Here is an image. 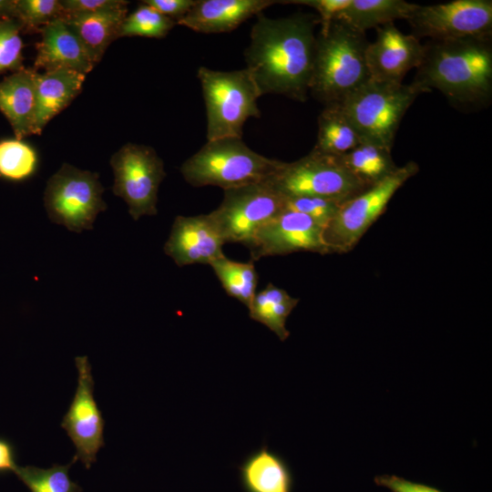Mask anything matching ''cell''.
I'll return each instance as SVG.
<instances>
[{"label":"cell","mask_w":492,"mask_h":492,"mask_svg":"<svg viewBox=\"0 0 492 492\" xmlns=\"http://www.w3.org/2000/svg\"><path fill=\"white\" fill-rule=\"evenodd\" d=\"M223 191L221 203L210 214L225 243L249 248L259 230L285 210V197L267 180Z\"/></svg>","instance_id":"cell-10"},{"label":"cell","mask_w":492,"mask_h":492,"mask_svg":"<svg viewBox=\"0 0 492 492\" xmlns=\"http://www.w3.org/2000/svg\"><path fill=\"white\" fill-rule=\"evenodd\" d=\"M426 92L413 82L406 85L370 79L340 105L362 140L391 150L405 112Z\"/></svg>","instance_id":"cell-6"},{"label":"cell","mask_w":492,"mask_h":492,"mask_svg":"<svg viewBox=\"0 0 492 492\" xmlns=\"http://www.w3.org/2000/svg\"><path fill=\"white\" fill-rule=\"evenodd\" d=\"M212 268L226 293L250 307L258 283V273L252 261L240 262L226 256L212 261Z\"/></svg>","instance_id":"cell-27"},{"label":"cell","mask_w":492,"mask_h":492,"mask_svg":"<svg viewBox=\"0 0 492 492\" xmlns=\"http://www.w3.org/2000/svg\"><path fill=\"white\" fill-rule=\"evenodd\" d=\"M206 108L207 140L241 138L245 122L261 118L259 89L247 68L220 71L200 67L197 72Z\"/></svg>","instance_id":"cell-5"},{"label":"cell","mask_w":492,"mask_h":492,"mask_svg":"<svg viewBox=\"0 0 492 492\" xmlns=\"http://www.w3.org/2000/svg\"><path fill=\"white\" fill-rule=\"evenodd\" d=\"M417 6L404 0H350L337 19L365 34L395 20H407Z\"/></svg>","instance_id":"cell-22"},{"label":"cell","mask_w":492,"mask_h":492,"mask_svg":"<svg viewBox=\"0 0 492 492\" xmlns=\"http://www.w3.org/2000/svg\"><path fill=\"white\" fill-rule=\"evenodd\" d=\"M128 8L97 13L65 14L62 18L78 38L94 66L108 46L119 38L120 26Z\"/></svg>","instance_id":"cell-21"},{"label":"cell","mask_w":492,"mask_h":492,"mask_svg":"<svg viewBox=\"0 0 492 492\" xmlns=\"http://www.w3.org/2000/svg\"><path fill=\"white\" fill-rule=\"evenodd\" d=\"M277 3L274 0H197L177 25L203 34L227 33Z\"/></svg>","instance_id":"cell-18"},{"label":"cell","mask_w":492,"mask_h":492,"mask_svg":"<svg viewBox=\"0 0 492 492\" xmlns=\"http://www.w3.org/2000/svg\"><path fill=\"white\" fill-rule=\"evenodd\" d=\"M419 171L409 161L380 182L343 201L323 232L329 253L351 251L369 228L386 210L395 192Z\"/></svg>","instance_id":"cell-7"},{"label":"cell","mask_w":492,"mask_h":492,"mask_svg":"<svg viewBox=\"0 0 492 492\" xmlns=\"http://www.w3.org/2000/svg\"><path fill=\"white\" fill-rule=\"evenodd\" d=\"M376 37L366 48L370 79L403 83L405 75L417 68L424 55V45L412 34H404L394 23L379 26Z\"/></svg>","instance_id":"cell-15"},{"label":"cell","mask_w":492,"mask_h":492,"mask_svg":"<svg viewBox=\"0 0 492 492\" xmlns=\"http://www.w3.org/2000/svg\"><path fill=\"white\" fill-rule=\"evenodd\" d=\"M342 203L335 200L320 197H285V210L305 214L323 229L334 217Z\"/></svg>","instance_id":"cell-33"},{"label":"cell","mask_w":492,"mask_h":492,"mask_svg":"<svg viewBox=\"0 0 492 492\" xmlns=\"http://www.w3.org/2000/svg\"><path fill=\"white\" fill-rule=\"evenodd\" d=\"M78 373L75 395L65 414L61 426L76 447L72 463L80 460L87 469L97 460L105 446V420L94 398V379L87 356L75 358Z\"/></svg>","instance_id":"cell-13"},{"label":"cell","mask_w":492,"mask_h":492,"mask_svg":"<svg viewBox=\"0 0 492 492\" xmlns=\"http://www.w3.org/2000/svg\"><path fill=\"white\" fill-rule=\"evenodd\" d=\"M317 139L312 150L330 156L343 155L362 142V138L340 104L324 106L318 116Z\"/></svg>","instance_id":"cell-23"},{"label":"cell","mask_w":492,"mask_h":492,"mask_svg":"<svg viewBox=\"0 0 492 492\" xmlns=\"http://www.w3.org/2000/svg\"><path fill=\"white\" fill-rule=\"evenodd\" d=\"M226 244L210 214L179 215L175 218L164 252L179 267L190 264H210L224 257Z\"/></svg>","instance_id":"cell-16"},{"label":"cell","mask_w":492,"mask_h":492,"mask_svg":"<svg viewBox=\"0 0 492 492\" xmlns=\"http://www.w3.org/2000/svg\"><path fill=\"white\" fill-rule=\"evenodd\" d=\"M369 41L336 19L316 35L309 94L324 106L342 104L370 80L366 65Z\"/></svg>","instance_id":"cell-3"},{"label":"cell","mask_w":492,"mask_h":492,"mask_svg":"<svg viewBox=\"0 0 492 492\" xmlns=\"http://www.w3.org/2000/svg\"><path fill=\"white\" fill-rule=\"evenodd\" d=\"M65 14L97 13L128 8L124 0H60Z\"/></svg>","instance_id":"cell-35"},{"label":"cell","mask_w":492,"mask_h":492,"mask_svg":"<svg viewBox=\"0 0 492 492\" xmlns=\"http://www.w3.org/2000/svg\"><path fill=\"white\" fill-rule=\"evenodd\" d=\"M86 76L71 70L36 72L34 135H41L46 124L81 92Z\"/></svg>","instance_id":"cell-19"},{"label":"cell","mask_w":492,"mask_h":492,"mask_svg":"<svg viewBox=\"0 0 492 492\" xmlns=\"http://www.w3.org/2000/svg\"><path fill=\"white\" fill-rule=\"evenodd\" d=\"M38 158L36 150L23 140L0 141V177L10 180H23L36 170Z\"/></svg>","instance_id":"cell-29"},{"label":"cell","mask_w":492,"mask_h":492,"mask_svg":"<svg viewBox=\"0 0 492 492\" xmlns=\"http://www.w3.org/2000/svg\"><path fill=\"white\" fill-rule=\"evenodd\" d=\"M338 157L354 177L368 186L380 182L399 168L390 149L366 140Z\"/></svg>","instance_id":"cell-24"},{"label":"cell","mask_w":492,"mask_h":492,"mask_svg":"<svg viewBox=\"0 0 492 492\" xmlns=\"http://www.w3.org/2000/svg\"><path fill=\"white\" fill-rule=\"evenodd\" d=\"M267 181L284 197H320L340 202L371 187L354 177L338 156L313 150L298 160L282 161Z\"/></svg>","instance_id":"cell-8"},{"label":"cell","mask_w":492,"mask_h":492,"mask_svg":"<svg viewBox=\"0 0 492 492\" xmlns=\"http://www.w3.org/2000/svg\"><path fill=\"white\" fill-rule=\"evenodd\" d=\"M0 19H17L16 0H0Z\"/></svg>","instance_id":"cell-39"},{"label":"cell","mask_w":492,"mask_h":492,"mask_svg":"<svg viewBox=\"0 0 492 492\" xmlns=\"http://www.w3.org/2000/svg\"><path fill=\"white\" fill-rule=\"evenodd\" d=\"M282 162L255 152L241 138H223L207 140L182 163L179 171L193 187L216 186L226 190L268 180Z\"/></svg>","instance_id":"cell-4"},{"label":"cell","mask_w":492,"mask_h":492,"mask_svg":"<svg viewBox=\"0 0 492 492\" xmlns=\"http://www.w3.org/2000/svg\"><path fill=\"white\" fill-rule=\"evenodd\" d=\"M418 39L448 40L492 36L491 0H454L420 5L406 20Z\"/></svg>","instance_id":"cell-12"},{"label":"cell","mask_w":492,"mask_h":492,"mask_svg":"<svg viewBox=\"0 0 492 492\" xmlns=\"http://www.w3.org/2000/svg\"><path fill=\"white\" fill-rule=\"evenodd\" d=\"M242 477L250 492H290L291 479L285 466L264 449L247 461Z\"/></svg>","instance_id":"cell-26"},{"label":"cell","mask_w":492,"mask_h":492,"mask_svg":"<svg viewBox=\"0 0 492 492\" xmlns=\"http://www.w3.org/2000/svg\"><path fill=\"white\" fill-rule=\"evenodd\" d=\"M278 3L302 5L316 10L319 14L320 30L323 31L338 18L350 4V0H286L278 1Z\"/></svg>","instance_id":"cell-34"},{"label":"cell","mask_w":492,"mask_h":492,"mask_svg":"<svg viewBox=\"0 0 492 492\" xmlns=\"http://www.w3.org/2000/svg\"><path fill=\"white\" fill-rule=\"evenodd\" d=\"M22 28L17 19H0V74L24 68Z\"/></svg>","instance_id":"cell-31"},{"label":"cell","mask_w":492,"mask_h":492,"mask_svg":"<svg viewBox=\"0 0 492 492\" xmlns=\"http://www.w3.org/2000/svg\"><path fill=\"white\" fill-rule=\"evenodd\" d=\"M104 190L98 173L64 163L49 178L45 190L48 218L71 231L92 230L97 214L107 210Z\"/></svg>","instance_id":"cell-9"},{"label":"cell","mask_w":492,"mask_h":492,"mask_svg":"<svg viewBox=\"0 0 492 492\" xmlns=\"http://www.w3.org/2000/svg\"><path fill=\"white\" fill-rule=\"evenodd\" d=\"M38 31L41 39L36 46V71L40 68L44 72L71 70L87 75L94 68L84 46L62 17L54 19Z\"/></svg>","instance_id":"cell-17"},{"label":"cell","mask_w":492,"mask_h":492,"mask_svg":"<svg viewBox=\"0 0 492 492\" xmlns=\"http://www.w3.org/2000/svg\"><path fill=\"white\" fill-rule=\"evenodd\" d=\"M72 465V462L65 466L55 464L49 468L18 466L15 473L30 492H82L69 477Z\"/></svg>","instance_id":"cell-28"},{"label":"cell","mask_w":492,"mask_h":492,"mask_svg":"<svg viewBox=\"0 0 492 492\" xmlns=\"http://www.w3.org/2000/svg\"><path fill=\"white\" fill-rule=\"evenodd\" d=\"M323 228L309 216L284 210L256 233L248 248L251 261L299 251L327 254Z\"/></svg>","instance_id":"cell-14"},{"label":"cell","mask_w":492,"mask_h":492,"mask_svg":"<svg viewBox=\"0 0 492 492\" xmlns=\"http://www.w3.org/2000/svg\"><path fill=\"white\" fill-rule=\"evenodd\" d=\"M17 467L14 445L6 438L0 437V475L15 473Z\"/></svg>","instance_id":"cell-38"},{"label":"cell","mask_w":492,"mask_h":492,"mask_svg":"<svg viewBox=\"0 0 492 492\" xmlns=\"http://www.w3.org/2000/svg\"><path fill=\"white\" fill-rule=\"evenodd\" d=\"M36 72L22 68L0 81V111L9 121L15 138L20 140L34 134Z\"/></svg>","instance_id":"cell-20"},{"label":"cell","mask_w":492,"mask_h":492,"mask_svg":"<svg viewBox=\"0 0 492 492\" xmlns=\"http://www.w3.org/2000/svg\"><path fill=\"white\" fill-rule=\"evenodd\" d=\"M16 10L23 27L36 30L65 15L60 0H16Z\"/></svg>","instance_id":"cell-32"},{"label":"cell","mask_w":492,"mask_h":492,"mask_svg":"<svg viewBox=\"0 0 492 492\" xmlns=\"http://www.w3.org/2000/svg\"><path fill=\"white\" fill-rule=\"evenodd\" d=\"M177 26V22L161 15L149 5L141 2L138 6L124 19L118 37L144 36L162 38Z\"/></svg>","instance_id":"cell-30"},{"label":"cell","mask_w":492,"mask_h":492,"mask_svg":"<svg viewBox=\"0 0 492 492\" xmlns=\"http://www.w3.org/2000/svg\"><path fill=\"white\" fill-rule=\"evenodd\" d=\"M378 486L385 487L393 492H441L436 488L414 483L396 476L381 475L374 477Z\"/></svg>","instance_id":"cell-37"},{"label":"cell","mask_w":492,"mask_h":492,"mask_svg":"<svg viewBox=\"0 0 492 492\" xmlns=\"http://www.w3.org/2000/svg\"><path fill=\"white\" fill-rule=\"evenodd\" d=\"M142 3L177 22L190 12L197 0H144Z\"/></svg>","instance_id":"cell-36"},{"label":"cell","mask_w":492,"mask_h":492,"mask_svg":"<svg viewBox=\"0 0 492 492\" xmlns=\"http://www.w3.org/2000/svg\"><path fill=\"white\" fill-rule=\"evenodd\" d=\"M110 165L113 193L124 200L133 220L156 215L159 188L166 177L164 162L156 150L128 142L112 155Z\"/></svg>","instance_id":"cell-11"},{"label":"cell","mask_w":492,"mask_h":492,"mask_svg":"<svg viewBox=\"0 0 492 492\" xmlns=\"http://www.w3.org/2000/svg\"><path fill=\"white\" fill-rule=\"evenodd\" d=\"M412 81L440 91L460 110L487 107L492 99V36L429 40Z\"/></svg>","instance_id":"cell-2"},{"label":"cell","mask_w":492,"mask_h":492,"mask_svg":"<svg viewBox=\"0 0 492 492\" xmlns=\"http://www.w3.org/2000/svg\"><path fill=\"white\" fill-rule=\"evenodd\" d=\"M298 302V298L270 282L256 292L248 310L252 320L264 324L281 341H285L290 335L285 327L286 320Z\"/></svg>","instance_id":"cell-25"},{"label":"cell","mask_w":492,"mask_h":492,"mask_svg":"<svg viewBox=\"0 0 492 492\" xmlns=\"http://www.w3.org/2000/svg\"><path fill=\"white\" fill-rule=\"evenodd\" d=\"M244 51L247 70L261 96L282 95L305 102L313 72L318 16L295 14L271 18L260 13Z\"/></svg>","instance_id":"cell-1"}]
</instances>
